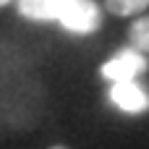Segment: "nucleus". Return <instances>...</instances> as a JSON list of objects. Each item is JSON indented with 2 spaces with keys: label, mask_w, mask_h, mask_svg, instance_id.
Masks as SVG:
<instances>
[{
  "label": "nucleus",
  "mask_w": 149,
  "mask_h": 149,
  "mask_svg": "<svg viewBox=\"0 0 149 149\" xmlns=\"http://www.w3.org/2000/svg\"><path fill=\"white\" fill-rule=\"evenodd\" d=\"M18 13L29 21H58L73 34H92L102 26L94 0H18Z\"/></svg>",
  "instance_id": "obj_1"
},
{
  "label": "nucleus",
  "mask_w": 149,
  "mask_h": 149,
  "mask_svg": "<svg viewBox=\"0 0 149 149\" xmlns=\"http://www.w3.org/2000/svg\"><path fill=\"white\" fill-rule=\"evenodd\" d=\"M149 68L147 52L136 50V47H126L120 52H115L113 60H107L100 73L107 79V81H123V79H136L139 73H144Z\"/></svg>",
  "instance_id": "obj_2"
},
{
  "label": "nucleus",
  "mask_w": 149,
  "mask_h": 149,
  "mask_svg": "<svg viewBox=\"0 0 149 149\" xmlns=\"http://www.w3.org/2000/svg\"><path fill=\"white\" fill-rule=\"evenodd\" d=\"M110 100H113V105H118L123 113H131V115H139V113L149 110V92L136 84V79L113 81Z\"/></svg>",
  "instance_id": "obj_3"
},
{
  "label": "nucleus",
  "mask_w": 149,
  "mask_h": 149,
  "mask_svg": "<svg viewBox=\"0 0 149 149\" xmlns=\"http://www.w3.org/2000/svg\"><path fill=\"white\" fill-rule=\"evenodd\" d=\"M128 42H131V47H136V50L149 55V16L136 18L128 26Z\"/></svg>",
  "instance_id": "obj_4"
},
{
  "label": "nucleus",
  "mask_w": 149,
  "mask_h": 149,
  "mask_svg": "<svg viewBox=\"0 0 149 149\" xmlns=\"http://www.w3.org/2000/svg\"><path fill=\"white\" fill-rule=\"evenodd\" d=\"M105 8L113 13V16H134V13H141L149 8V0H105Z\"/></svg>",
  "instance_id": "obj_5"
},
{
  "label": "nucleus",
  "mask_w": 149,
  "mask_h": 149,
  "mask_svg": "<svg viewBox=\"0 0 149 149\" xmlns=\"http://www.w3.org/2000/svg\"><path fill=\"white\" fill-rule=\"evenodd\" d=\"M8 3H10V0H0V5H8Z\"/></svg>",
  "instance_id": "obj_6"
}]
</instances>
